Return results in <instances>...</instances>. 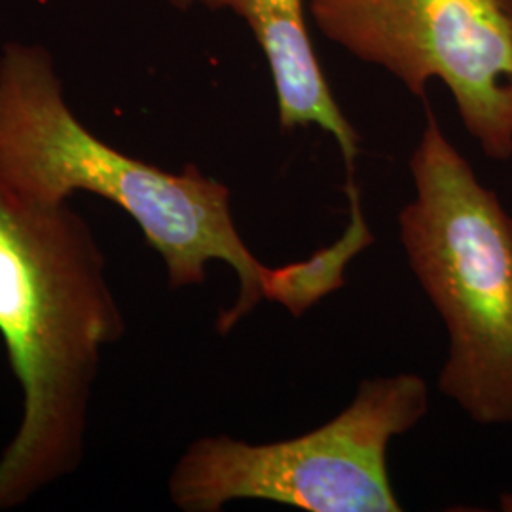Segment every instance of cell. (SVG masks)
<instances>
[{
    "label": "cell",
    "mask_w": 512,
    "mask_h": 512,
    "mask_svg": "<svg viewBox=\"0 0 512 512\" xmlns=\"http://www.w3.org/2000/svg\"><path fill=\"white\" fill-rule=\"evenodd\" d=\"M399 215L408 264L448 329L439 389L482 425L512 427V217L427 110Z\"/></svg>",
    "instance_id": "3"
},
{
    "label": "cell",
    "mask_w": 512,
    "mask_h": 512,
    "mask_svg": "<svg viewBox=\"0 0 512 512\" xmlns=\"http://www.w3.org/2000/svg\"><path fill=\"white\" fill-rule=\"evenodd\" d=\"M124 329L90 224L0 175V338L23 391L21 423L0 456V512L76 471L101 355Z\"/></svg>",
    "instance_id": "1"
},
{
    "label": "cell",
    "mask_w": 512,
    "mask_h": 512,
    "mask_svg": "<svg viewBox=\"0 0 512 512\" xmlns=\"http://www.w3.org/2000/svg\"><path fill=\"white\" fill-rule=\"evenodd\" d=\"M427 408V384L416 374L366 380L346 410L296 439L196 440L171 473L169 495L186 512H219L236 499L311 512H399L387 446Z\"/></svg>",
    "instance_id": "4"
},
{
    "label": "cell",
    "mask_w": 512,
    "mask_h": 512,
    "mask_svg": "<svg viewBox=\"0 0 512 512\" xmlns=\"http://www.w3.org/2000/svg\"><path fill=\"white\" fill-rule=\"evenodd\" d=\"M179 8L196 2L230 8L247 21L268 59L279 124L283 129L319 126L336 139L349 173L359 154V135L332 97L327 78L313 52L306 27L304 0H169Z\"/></svg>",
    "instance_id": "6"
},
{
    "label": "cell",
    "mask_w": 512,
    "mask_h": 512,
    "mask_svg": "<svg viewBox=\"0 0 512 512\" xmlns=\"http://www.w3.org/2000/svg\"><path fill=\"white\" fill-rule=\"evenodd\" d=\"M511 16H512V0H511Z\"/></svg>",
    "instance_id": "8"
},
{
    "label": "cell",
    "mask_w": 512,
    "mask_h": 512,
    "mask_svg": "<svg viewBox=\"0 0 512 512\" xmlns=\"http://www.w3.org/2000/svg\"><path fill=\"white\" fill-rule=\"evenodd\" d=\"M346 192L351 220L344 236L334 245L319 249L308 260L291 262L279 268L277 302L291 311L294 317H300L321 298L338 291L344 285L346 264L374 241L361 209L359 188L349 181Z\"/></svg>",
    "instance_id": "7"
},
{
    "label": "cell",
    "mask_w": 512,
    "mask_h": 512,
    "mask_svg": "<svg viewBox=\"0 0 512 512\" xmlns=\"http://www.w3.org/2000/svg\"><path fill=\"white\" fill-rule=\"evenodd\" d=\"M325 37L423 97L437 78L486 156H512L511 0H310Z\"/></svg>",
    "instance_id": "5"
},
{
    "label": "cell",
    "mask_w": 512,
    "mask_h": 512,
    "mask_svg": "<svg viewBox=\"0 0 512 512\" xmlns=\"http://www.w3.org/2000/svg\"><path fill=\"white\" fill-rule=\"evenodd\" d=\"M0 175L19 194L48 205L90 192L124 209L164 258L173 289L200 285L209 262L239 279L236 304L222 311L228 334L260 300L275 302L279 268H268L239 236L228 186L196 165L169 173L93 135L65 101L48 52L10 44L0 57Z\"/></svg>",
    "instance_id": "2"
}]
</instances>
